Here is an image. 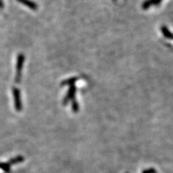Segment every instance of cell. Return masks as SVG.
<instances>
[{"label":"cell","instance_id":"6da1fadb","mask_svg":"<svg viewBox=\"0 0 173 173\" xmlns=\"http://www.w3.org/2000/svg\"><path fill=\"white\" fill-rule=\"evenodd\" d=\"M24 61H25V57L23 54H20L18 55L17 61V73L16 77H15V82L20 83L21 80V74H22V69L23 67Z\"/></svg>","mask_w":173,"mask_h":173},{"label":"cell","instance_id":"5b68a950","mask_svg":"<svg viewBox=\"0 0 173 173\" xmlns=\"http://www.w3.org/2000/svg\"><path fill=\"white\" fill-rule=\"evenodd\" d=\"M77 80V78H74H74L69 79V80H67L66 81L63 82L62 83V84H63V85H66V84H67V85H73V84Z\"/></svg>","mask_w":173,"mask_h":173},{"label":"cell","instance_id":"7a4b0ae2","mask_svg":"<svg viewBox=\"0 0 173 173\" xmlns=\"http://www.w3.org/2000/svg\"><path fill=\"white\" fill-rule=\"evenodd\" d=\"M13 95H14L15 98V108L17 111H20L22 109V104H21V100H20V90L17 88L13 89Z\"/></svg>","mask_w":173,"mask_h":173},{"label":"cell","instance_id":"277c9868","mask_svg":"<svg viewBox=\"0 0 173 173\" xmlns=\"http://www.w3.org/2000/svg\"><path fill=\"white\" fill-rule=\"evenodd\" d=\"M75 92H76V87L74 85H72V86L69 88V91H68L67 95H66L64 100H63V103H64V105H66L69 100L73 99V98H74V95H75Z\"/></svg>","mask_w":173,"mask_h":173},{"label":"cell","instance_id":"52a82bcc","mask_svg":"<svg viewBox=\"0 0 173 173\" xmlns=\"http://www.w3.org/2000/svg\"><path fill=\"white\" fill-rule=\"evenodd\" d=\"M3 7V3L1 0H0V8H2Z\"/></svg>","mask_w":173,"mask_h":173},{"label":"cell","instance_id":"8992f818","mask_svg":"<svg viewBox=\"0 0 173 173\" xmlns=\"http://www.w3.org/2000/svg\"><path fill=\"white\" fill-rule=\"evenodd\" d=\"M72 109H73V110H74V112H77V110H78V109H79L78 104H77V103L75 100H73Z\"/></svg>","mask_w":173,"mask_h":173},{"label":"cell","instance_id":"3957f363","mask_svg":"<svg viewBox=\"0 0 173 173\" xmlns=\"http://www.w3.org/2000/svg\"><path fill=\"white\" fill-rule=\"evenodd\" d=\"M20 3L24 4L26 7H29L30 9L33 10H36L38 9V5L36 3L33 2V1H30V0H17Z\"/></svg>","mask_w":173,"mask_h":173}]
</instances>
